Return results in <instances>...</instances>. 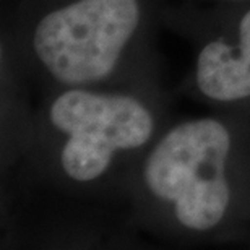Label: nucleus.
Masks as SVG:
<instances>
[{
    "label": "nucleus",
    "mask_w": 250,
    "mask_h": 250,
    "mask_svg": "<svg viewBox=\"0 0 250 250\" xmlns=\"http://www.w3.org/2000/svg\"><path fill=\"white\" fill-rule=\"evenodd\" d=\"M197 83L200 91L214 101H237L250 96V10L239 24L237 46L219 39L200 51Z\"/></svg>",
    "instance_id": "nucleus-4"
},
{
    "label": "nucleus",
    "mask_w": 250,
    "mask_h": 250,
    "mask_svg": "<svg viewBox=\"0 0 250 250\" xmlns=\"http://www.w3.org/2000/svg\"><path fill=\"white\" fill-rule=\"evenodd\" d=\"M51 121L68 135L61 161L68 177H101L119 149L143 146L153 135V117L135 98L70 89L51 107Z\"/></svg>",
    "instance_id": "nucleus-3"
},
{
    "label": "nucleus",
    "mask_w": 250,
    "mask_h": 250,
    "mask_svg": "<svg viewBox=\"0 0 250 250\" xmlns=\"http://www.w3.org/2000/svg\"><path fill=\"white\" fill-rule=\"evenodd\" d=\"M138 21V0H77L39 21L33 47L59 82L93 83L111 75Z\"/></svg>",
    "instance_id": "nucleus-2"
},
{
    "label": "nucleus",
    "mask_w": 250,
    "mask_h": 250,
    "mask_svg": "<svg viewBox=\"0 0 250 250\" xmlns=\"http://www.w3.org/2000/svg\"><path fill=\"white\" fill-rule=\"evenodd\" d=\"M231 149L228 128L214 119L174 127L146 159L145 182L174 205L176 218L193 231H208L224 218L231 200L226 161Z\"/></svg>",
    "instance_id": "nucleus-1"
}]
</instances>
